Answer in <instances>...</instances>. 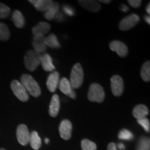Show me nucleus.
Here are the masks:
<instances>
[{"mask_svg": "<svg viewBox=\"0 0 150 150\" xmlns=\"http://www.w3.org/2000/svg\"><path fill=\"white\" fill-rule=\"evenodd\" d=\"M42 54L38 53L33 50H29L24 59V66L28 70L33 72L40 65V59Z\"/></svg>", "mask_w": 150, "mask_h": 150, "instance_id": "nucleus-2", "label": "nucleus"}, {"mask_svg": "<svg viewBox=\"0 0 150 150\" xmlns=\"http://www.w3.org/2000/svg\"><path fill=\"white\" fill-rule=\"evenodd\" d=\"M136 150H150L149 138L145 136L141 137L137 144Z\"/></svg>", "mask_w": 150, "mask_h": 150, "instance_id": "nucleus-25", "label": "nucleus"}, {"mask_svg": "<svg viewBox=\"0 0 150 150\" xmlns=\"http://www.w3.org/2000/svg\"><path fill=\"white\" fill-rule=\"evenodd\" d=\"M132 112L134 117L138 120L146 117V116L149 114V109L145 105L138 104L134 108Z\"/></svg>", "mask_w": 150, "mask_h": 150, "instance_id": "nucleus-19", "label": "nucleus"}, {"mask_svg": "<svg viewBox=\"0 0 150 150\" xmlns=\"http://www.w3.org/2000/svg\"><path fill=\"white\" fill-rule=\"evenodd\" d=\"M140 76L142 79L145 82L150 81V62L147 61L142 65L140 70Z\"/></svg>", "mask_w": 150, "mask_h": 150, "instance_id": "nucleus-24", "label": "nucleus"}, {"mask_svg": "<svg viewBox=\"0 0 150 150\" xmlns=\"http://www.w3.org/2000/svg\"><path fill=\"white\" fill-rule=\"evenodd\" d=\"M16 136L18 141L20 145L25 146L29 142L30 133L25 125H20L17 128Z\"/></svg>", "mask_w": 150, "mask_h": 150, "instance_id": "nucleus-8", "label": "nucleus"}, {"mask_svg": "<svg viewBox=\"0 0 150 150\" xmlns=\"http://www.w3.org/2000/svg\"><path fill=\"white\" fill-rule=\"evenodd\" d=\"M63 10L64 11L65 13L67 15V16H73L74 15V10L72 7L69 6H63Z\"/></svg>", "mask_w": 150, "mask_h": 150, "instance_id": "nucleus-31", "label": "nucleus"}, {"mask_svg": "<svg viewBox=\"0 0 150 150\" xmlns=\"http://www.w3.org/2000/svg\"><path fill=\"white\" fill-rule=\"evenodd\" d=\"M59 73L57 71H54L49 75L47 79V87L51 93H54L59 86L60 81Z\"/></svg>", "mask_w": 150, "mask_h": 150, "instance_id": "nucleus-12", "label": "nucleus"}, {"mask_svg": "<svg viewBox=\"0 0 150 150\" xmlns=\"http://www.w3.org/2000/svg\"><path fill=\"white\" fill-rule=\"evenodd\" d=\"M128 3L129 4V5L131 6H132L133 8H139L141 5L142 1L140 0H129Z\"/></svg>", "mask_w": 150, "mask_h": 150, "instance_id": "nucleus-32", "label": "nucleus"}, {"mask_svg": "<svg viewBox=\"0 0 150 150\" xmlns=\"http://www.w3.org/2000/svg\"><path fill=\"white\" fill-rule=\"evenodd\" d=\"M146 11H147V13L148 14L150 13V4L147 5V8H146Z\"/></svg>", "mask_w": 150, "mask_h": 150, "instance_id": "nucleus-38", "label": "nucleus"}, {"mask_svg": "<svg viewBox=\"0 0 150 150\" xmlns=\"http://www.w3.org/2000/svg\"><path fill=\"white\" fill-rule=\"evenodd\" d=\"M45 143H46V144H48L49 142H50V140H49L48 138H45Z\"/></svg>", "mask_w": 150, "mask_h": 150, "instance_id": "nucleus-40", "label": "nucleus"}, {"mask_svg": "<svg viewBox=\"0 0 150 150\" xmlns=\"http://www.w3.org/2000/svg\"><path fill=\"white\" fill-rule=\"evenodd\" d=\"M11 88L13 93L14 95H16V97L19 100L23 102H26L29 100V94H28L27 91H26V89L24 88V86H22V84L20 83V81H12V82L11 83Z\"/></svg>", "mask_w": 150, "mask_h": 150, "instance_id": "nucleus-5", "label": "nucleus"}, {"mask_svg": "<svg viewBox=\"0 0 150 150\" xmlns=\"http://www.w3.org/2000/svg\"><path fill=\"white\" fill-rule=\"evenodd\" d=\"M10 38V31L7 25L3 22H0V40H8Z\"/></svg>", "mask_w": 150, "mask_h": 150, "instance_id": "nucleus-26", "label": "nucleus"}, {"mask_svg": "<svg viewBox=\"0 0 150 150\" xmlns=\"http://www.w3.org/2000/svg\"><path fill=\"white\" fill-rule=\"evenodd\" d=\"M29 2L32 4L37 11L40 12H46L52 5V0H30Z\"/></svg>", "mask_w": 150, "mask_h": 150, "instance_id": "nucleus-18", "label": "nucleus"}, {"mask_svg": "<svg viewBox=\"0 0 150 150\" xmlns=\"http://www.w3.org/2000/svg\"><path fill=\"white\" fill-rule=\"evenodd\" d=\"M60 110V98L59 95L54 94L52 97L49 108V113L52 117H55L59 114Z\"/></svg>", "mask_w": 150, "mask_h": 150, "instance_id": "nucleus-16", "label": "nucleus"}, {"mask_svg": "<svg viewBox=\"0 0 150 150\" xmlns=\"http://www.w3.org/2000/svg\"><path fill=\"white\" fill-rule=\"evenodd\" d=\"M11 13V9L6 5L0 3V18H7Z\"/></svg>", "mask_w": 150, "mask_h": 150, "instance_id": "nucleus-29", "label": "nucleus"}, {"mask_svg": "<svg viewBox=\"0 0 150 150\" xmlns=\"http://www.w3.org/2000/svg\"><path fill=\"white\" fill-rule=\"evenodd\" d=\"M72 125L69 120H63L60 124L59 134L63 140H67L70 139L72 136Z\"/></svg>", "mask_w": 150, "mask_h": 150, "instance_id": "nucleus-11", "label": "nucleus"}, {"mask_svg": "<svg viewBox=\"0 0 150 150\" xmlns=\"http://www.w3.org/2000/svg\"><path fill=\"white\" fill-rule=\"evenodd\" d=\"M29 142L31 144V147L34 150H38L42 145V141L36 131H32L30 134Z\"/></svg>", "mask_w": 150, "mask_h": 150, "instance_id": "nucleus-23", "label": "nucleus"}, {"mask_svg": "<svg viewBox=\"0 0 150 150\" xmlns=\"http://www.w3.org/2000/svg\"><path fill=\"white\" fill-rule=\"evenodd\" d=\"M51 29L50 24L46 22H40L32 29V33L33 35H42L45 36Z\"/></svg>", "mask_w": 150, "mask_h": 150, "instance_id": "nucleus-15", "label": "nucleus"}, {"mask_svg": "<svg viewBox=\"0 0 150 150\" xmlns=\"http://www.w3.org/2000/svg\"><path fill=\"white\" fill-rule=\"evenodd\" d=\"M140 21V17L136 14H131L129 16L124 18L120 22L119 27L120 30L121 31H128L131 29L138 24Z\"/></svg>", "mask_w": 150, "mask_h": 150, "instance_id": "nucleus-7", "label": "nucleus"}, {"mask_svg": "<svg viewBox=\"0 0 150 150\" xmlns=\"http://www.w3.org/2000/svg\"><path fill=\"white\" fill-rule=\"evenodd\" d=\"M59 89L62 93L67 95V97H70L72 99H76V95L75 93L74 89L71 86L70 81L67 78H63L59 81Z\"/></svg>", "mask_w": 150, "mask_h": 150, "instance_id": "nucleus-10", "label": "nucleus"}, {"mask_svg": "<svg viewBox=\"0 0 150 150\" xmlns=\"http://www.w3.org/2000/svg\"><path fill=\"white\" fill-rule=\"evenodd\" d=\"M138 123L139 124L140 126L143 127V129H145L146 132L149 133L150 130V123L149 119H147V117H144L142 119L138 120Z\"/></svg>", "mask_w": 150, "mask_h": 150, "instance_id": "nucleus-30", "label": "nucleus"}, {"mask_svg": "<svg viewBox=\"0 0 150 150\" xmlns=\"http://www.w3.org/2000/svg\"><path fill=\"white\" fill-rule=\"evenodd\" d=\"M44 42L46 46L55 49H59L61 47L57 37L54 33H52V34L49 35L47 36H45Z\"/></svg>", "mask_w": 150, "mask_h": 150, "instance_id": "nucleus-22", "label": "nucleus"}, {"mask_svg": "<svg viewBox=\"0 0 150 150\" xmlns=\"http://www.w3.org/2000/svg\"><path fill=\"white\" fill-rule=\"evenodd\" d=\"M0 150H6V149H4V148H0Z\"/></svg>", "mask_w": 150, "mask_h": 150, "instance_id": "nucleus-41", "label": "nucleus"}, {"mask_svg": "<svg viewBox=\"0 0 150 150\" xmlns=\"http://www.w3.org/2000/svg\"><path fill=\"white\" fill-rule=\"evenodd\" d=\"M81 145L82 150H97L96 144L88 139H83Z\"/></svg>", "mask_w": 150, "mask_h": 150, "instance_id": "nucleus-27", "label": "nucleus"}, {"mask_svg": "<svg viewBox=\"0 0 150 150\" xmlns=\"http://www.w3.org/2000/svg\"><path fill=\"white\" fill-rule=\"evenodd\" d=\"M20 82L22 84L24 88L31 96L38 97L41 95V90L38 82L32 76L29 74H23L20 78Z\"/></svg>", "mask_w": 150, "mask_h": 150, "instance_id": "nucleus-1", "label": "nucleus"}, {"mask_svg": "<svg viewBox=\"0 0 150 150\" xmlns=\"http://www.w3.org/2000/svg\"><path fill=\"white\" fill-rule=\"evenodd\" d=\"M99 2H102V3H104V4H109L111 2V1H108V0H106V1H104V0H100Z\"/></svg>", "mask_w": 150, "mask_h": 150, "instance_id": "nucleus-39", "label": "nucleus"}, {"mask_svg": "<svg viewBox=\"0 0 150 150\" xmlns=\"http://www.w3.org/2000/svg\"><path fill=\"white\" fill-rule=\"evenodd\" d=\"M107 150H117L116 144L114 142H110L107 146Z\"/></svg>", "mask_w": 150, "mask_h": 150, "instance_id": "nucleus-33", "label": "nucleus"}, {"mask_svg": "<svg viewBox=\"0 0 150 150\" xmlns=\"http://www.w3.org/2000/svg\"><path fill=\"white\" fill-rule=\"evenodd\" d=\"M105 98V92L103 87L99 83H92L88 93V99L92 102L102 103Z\"/></svg>", "mask_w": 150, "mask_h": 150, "instance_id": "nucleus-4", "label": "nucleus"}, {"mask_svg": "<svg viewBox=\"0 0 150 150\" xmlns=\"http://www.w3.org/2000/svg\"><path fill=\"white\" fill-rule=\"evenodd\" d=\"M44 38L45 36L42 35H35L33 38L32 45L33 47V50L38 53H44L47 48V47L45 44Z\"/></svg>", "mask_w": 150, "mask_h": 150, "instance_id": "nucleus-14", "label": "nucleus"}, {"mask_svg": "<svg viewBox=\"0 0 150 150\" xmlns=\"http://www.w3.org/2000/svg\"><path fill=\"white\" fill-rule=\"evenodd\" d=\"M59 7L60 5L59 3L56 2V1H53L50 8H48V10L46 12H45V18L48 20H52L55 18L56 16L59 12Z\"/></svg>", "mask_w": 150, "mask_h": 150, "instance_id": "nucleus-20", "label": "nucleus"}, {"mask_svg": "<svg viewBox=\"0 0 150 150\" xmlns=\"http://www.w3.org/2000/svg\"><path fill=\"white\" fill-rule=\"evenodd\" d=\"M110 88L112 95L115 97L121 96L124 92L125 85L122 78L119 75H113L110 79Z\"/></svg>", "mask_w": 150, "mask_h": 150, "instance_id": "nucleus-6", "label": "nucleus"}, {"mask_svg": "<svg viewBox=\"0 0 150 150\" xmlns=\"http://www.w3.org/2000/svg\"><path fill=\"white\" fill-rule=\"evenodd\" d=\"M78 2L81 6L90 12H98L101 9V5L99 1L94 0H81Z\"/></svg>", "mask_w": 150, "mask_h": 150, "instance_id": "nucleus-13", "label": "nucleus"}, {"mask_svg": "<svg viewBox=\"0 0 150 150\" xmlns=\"http://www.w3.org/2000/svg\"><path fill=\"white\" fill-rule=\"evenodd\" d=\"M117 147V149H120V150H125V146L122 143H119L117 145H116Z\"/></svg>", "mask_w": 150, "mask_h": 150, "instance_id": "nucleus-36", "label": "nucleus"}, {"mask_svg": "<svg viewBox=\"0 0 150 150\" xmlns=\"http://www.w3.org/2000/svg\"><path fill=\"white\" fill-rule=\"evenodd\" d=\"M40 65H42V69L46 72H53L55 70L51 56L47 53L41 56Z\"/></svg>", "mask_w": 150, "mask_h": 150, "instance_id": "nucleus-17", "label": "nucleus"}, {"mask_svg": "<svg viewBox=\"0 0 150 150\" xmlns=\"http://www.w3.org/2000/svg\"><path fill=\"white\" fill-rule=\"evenodd\" d=\"M84 79V72L80 63H76L73 66L70 74V82L71 86L74 89L79 88L82 86Z\"/></svg>", "mask_w": 150, "mask_h": 150, "instance_id": "nucleus-3", "label": "nucleus"}, {"mask_svg": "<svg viewBox=\"0 0 150 150\" xmlns=\"http://www.w3.org/2000/svg\"><path fill=\"white\" fill-rule=\"evenodd\" d=\"M145 21H146V22H147V23H148L149 24H150V18H149V16H145Z\"/></svg>", "mask_w": 150, "mask_h": 150, "instance_id": "nucleus-37", "label": "nucleus"}, {"mask_svg": "<svg viewBox=\"0 0 150 150\" xmlns=\"http://www.w3.org/2000/svg\"><path fill=\"white\" fill-rule=\"evenodd\" d=\"M120 9L122 11H123V12H127V11H129V7L127 6V5L125 4H122L121 6L120 7Z\"/></svg>", "mask_w": 150, "mask_h": 150, "instance_id": "nucleus-34", "label": "nucleus"}, {"mask_svg": "<svg viewBox=\"0 0 150 150\" xmlns=\"http://www.w3.org/2000/svg\"><path fill=\"white\" fill-rule=\"evenodd\" d=\"M118 138L124 140H131L134 138V135L127 129H122L118 134Z\"/></svg>", "mask_w": 150, "mask_h": 150, "instance_id": "nucleus-28", "label": "nucleus"}, {"mask_svg": "<svg viewBox=\"0 0 150 150\" xmlns=\"http://www.w3.org/2000/svg\"><path fill=\"white\" fill-rule=\"evenodd\" d=\"M55 18H56V19H59V21H62V20H64V18H63V15H62L61 13H57V15H56V17H55Z\"/></svg>", "mask_w": 150, "mask_h": 150, "instance_id": "nucleus-35", "label": "nucleus"}, {"mask_svg": "<svg viewBox=\"0 0 150 150\" xmlns=\"http://www.w3.org/2000/svg\"><path fill=\"white\" fill-rule=\"evenodd\" d=\"M109 47L110 50L115 52L120 57L124 58L127 56L129 52L128 47L125 43L120 40H112L110 42Z\"/></svg>", "mask_w": 150, "mask_h": 150, "instance_id": "nucleus-9", "label": "nucleus"}, {"mask_svg": "<svg viewBox=\"0 0 150 150\" xmlns=\"http://www.w3.org/2000/svg\"><path fill=\"white\" fill-rule=\"evenodd\" d=\"M12 20L17 28L21 29L25 25V19L20 11L16 10L12 14Z\"/></svg>", "mask_w": 150, "mask_h": 150, "instance_id": "nucleus-21", "label": "nucleus"}]
</instances>
